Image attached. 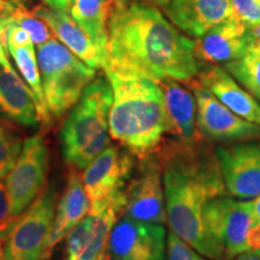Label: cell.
Segmentation results:
<instances>
[{
    "label": "cell",
    "mask_w": 260,
    "mask_h": 260,
    "mask_svg": "<svg viewBox=\"0 0 260 260\" xmlns=\"http://www.w3.org/2000/svg\"><path fill=\"white\" fill-rule=\"evenodd\" d=\"M90 210V203L83 188L82 177L73 168L68 177L67 188L59 198L56 209L53 225L48 237L47 255L50 258L53 248L59 243L68 233L82 220Z\"/></svg>",
    "instance_id": "cell-20"
},
{
    "label": "cell",
    "mask_w": 260,
    "mask_h": 260,
    "mask_svg": "<svg viewBox=\"0 0 260 260\" xmlns=\"http://www.w3.org/2000/svg\"><path fill=\"white\" fill-rule=\"evenodd\" d=\"M158 154L170 230L200 254L223 260V249L211 239L203 220L205 206L214 198L228 194L216 149L200 138L174 140Z\"/></svg>",
    "instance_id": "cell-2"
},
{
    "label": "cell",
    "mask_w": 260,
    "mask_h": 260,
    "mask_svg": "<svg viewBox=\"0 0 260 260\" xmlns=\"http://www.w3.org/2000/svg\"><path fill=\"white\" fill-rule=\"evenodd\" d=\"M253 253H254V254H256L258 256H260V248L255 249V251H253Z\"/></svg>",
    "instance_id": "cell-38"
},
{
    "label": "cell",
    "mask_w": 260,
    "mask_h": 260,
    "mask_svg": "<svg viewBox=\"0 0 260 260\" xmlns=\"http://www.w3.org/2000/svg\"><path fill=\"white\" fill-rule=\"evenodd\" d=\"M232 5L236 17L249 27H259L260 0H232Z\"/></svg>",
    "instance_id": "cell-28"
},
{
    "label": "cell",
    "mask_w": 260,
    "mask_h": 260,
    "mask_svg": "<svg viewBox=\"0 0 260 260\" xmlns=\"http://www.w3.org/2000/svg\"><path fill=\"white\" fill-rule=\"evenodd\" d=\"M164 94L168 117V134L181 141L199 139L197 129V100L195 95L181 82L168 79L159 82Z\"/></svg>",
    "instance_id": "cell-19"
},
{
    "label": "cell",
    "mask_w": 260,
    "mask_h": 260,
    "mask_svg": "<svg viewBox=\"0 0 260 260\" xmlns=\"http://www.w3.org/2000/svg\"><path fill=\"white\" fill-rule=\"evenodd\" d=\"M124 195V216L146 223H168L162 169L157 152L140 159Z\"/></svg>",
    "instance_id": "cell-10"
},
{
    "label": "cell",
    "mask_w": 260,
    "mask_h": 260,
    "mask_svg": "<svg viewBox=\"0 0 260 260\" xmlns=\"http://www.w3.org/2000/svg\"><path fill=\"white\" fill-rule=\"evenodd\" d=\"M113 102L110 136L138 158L157 152L168 134V117L160 84L148 79H126L106 73Z\"/></svg>",
    "instance_id": "cell-3"
},
{
    "label": "cell",
    "mask_w": 260,
    "mask_h": 260,
    "mask_svg": "<svg viewBox=\"0 0 260 260\" xmlns=\"http://www.w3.org/2000/svg\"><path fill=\"white\" fill-rule=\"evenodd\" d=\"M34 14L46 23L61 44L93 69H104L107 57L98 48L68 11L39 6Z\"/></svg>",
    "instance_id": "cell-18"
},
{
    "label": "cell",
    "mask_w": 260,
    "mask_h": 260,
    "mask_svg": "<svg viewBox=\"0 0 260 260\" xmlns=\"http://www.w3.org/2000/svg\"><path fill=\"white\" fill-rule=\"evenodd\" d=\"M16 219L11 212V204H10V197L8 187L3 178H0V233L5 237L14 225Z\"/></svg>",
    "instance_id": "cell-29"
},
{
    "label": "cell",
    "mask_w": 260,
    "mask_h": 260,
    "mask_svg": "<svg viewBox=\"0 0 260 260\" xmlns=\"http://www.w3.org/2000/svg\"><path fill=\"white\" fill-rule=\"evenodd\" d=\"M22 145L18 133L0 119V178L8 176L14 168L21 153Z\"/></svg>",
    "instance_id": "cell-25"
},
{
    "label": "cell",
    "mask_w": 260,
    "mask_h": 260,
    "mask_svg": "<svg viewBox=\"0 0 260 260\" xmlns=\"http://www.w3.org/2000/svg\"><path fill=\"white\" fill-rule=\"evenodd\" d=\"M5 256V253H4V246H3V243H0V260H3V258Z\"/></svg>",
    "instance_id": "cell-36"
},
{
    "label": "cell",
    "mask_w": 260,
    "mask_h": 260,
    "mask_svg": "<svg viewBox=\"0 0 260 260\" xmlns=\"http://www.w3.org/2000/svg\"><path fill=\"white\" fill-rule=\"evenodd\" d=\"M124 147H106L83 169L82 183L90 203L89 212H99L117 205L122 212L125 203V188L134 174L135 160Z\"/></svg>",
    "instance_id": "cell-6"
},
{
    "label": "cell",
    "mask_w": 260,
    "mask_h": 260,
    "mask_svg": "<svg viewBox=\"0 0 260 260\" xmlns=\"http://www.w3.org/2000/svg\"><path fill=\"white\" fill-rule=\"evenodd\" d=\"M197 77L198 83L210 90L230 111L260 126V103L223 67L203 68Z\"/></svg>",
    "instance_id": "cell-17"
},
{
    "label": "cell",
    "mask_w": 260,
    "mask_h": 260,
    "mask_svg": "<svg viewBox=\"0 0 260 260\" xmlns=\"http://www.w3.org/2000/svg\"><path fill=\"white\" fill-rule=\"evenodd\" d=\"M254 40V27L247 25L233 14L197 39L195 56L203 63L225 64L245 56Z\"/></svg>",
    "instance_id": "cell-14"
},
{
    "label": "cell",
    "mask_w": 260,
    "mask_h": 260,
    "mask_svg": "<svg viewBox=\"0 0 260 260\" xmlns=\"http://www.w3.org/2000/svg\"><path fill=\"white\" fill-rule=\"evenodd\" d=\"M8 51L11 54L12 59L15 60L16 65H17L19 73L23 76L24 81L29 84L30 90L34 94L39 119H40V122L47 124L48 121H50V112H48L44 88H42L41 75L40 70H39L34 44H30L24 47H8Z\"/></svg>",
    "instance_id": "cell-23"
},
{
    "label": "cell",
    "mask_w": 260,
    "mask_h": 260,
    "mask_svg": "<svg viewBox=\"0 0 260 260\" xmlns=\"http://www.w3.org/2000/svg\"><path fill=\"white\" fill-rule=\"evenodd\" d=\"M50 8L63 10V11H70L73 8L74 0H44Z\"/></svg>",
    "instance_id": "cell-32"
},
{
    "label": "cell",
    "mask_w": 260,
    "mask_h": 260,
    "mask_svg": "<svg viewBox=\"0 0 260 260\" xmlns=\"http://www.w3.org/2000/svg\"><path fill=\"white\" fill-rule=\"evenodd\" d=\"M248 201L249 210H251L252 213V219H253V225L260 223V195L256 198H253V199L247 200Z\"/></svg>",
    "instance_id": "cell-31"
},
{
    "label": "cell",
    "mask_w": 260,
    "mask_h": 260,
    "mask_svg": "<svg viewBox=\"0 0 260 260\" xmlns=\"http://www.w3.org/2000/svg\"><path fill=\"white\" fill-rule=\"evenodd\" d=\"M100 260H111V256H110V251H109V249H106V252L104 253L102 258H100Z\"/></svg>",
    "instance_id": "cell-35"
},
{
    "label": "cell",
    "mask_w": 260,
    "mask_h": 260,
    "mask_svg": "<svg viewBox=\"0 0 260 260\" xmlns=\"http://www.w3.org/2000/svg\"><path fill=\"white\" fill-rule=\"evenodd\" d=\"M197 100V129L200 138L209 142L235 144L260 139V126L246 121L199 83L193 84Z\"/></svg>",
    "instance_id": "cell-11"
},
{
    "label": "cell",
    "mask_w": 260,
    "mask_h": 260,
    "mask_svg": "<svg viewBox=\"0 0 260 260\" xmlns=\"http://www.w3.org/2000/svg\"><path fill=\"white\" fill-rule=\"evenodd\" d=\"M0 113L24 126L40 122L34 94L15 70L4 68H0Z\"/></svg>",
    "instance_id": "cell-21"
},
{
    "label": "cell",
    "mask_w": 260,
    "mask_h": 260,
    "mask_svg": "<svg viewBox=\"0 0 260 260\" xmlns=\"http://www.w3.org/2000/svg\"><path fill=\"white\" fill-rule=\"evenodd\" d=\"M58 204L54 186L45 188L40 197L18 217L6 236L5 256L15 260H48L47 242Z\"/></svg>",
    "instance_id": "cell-7"
},
{
    "label": "cell",
    "mask_w": 260,
    "mask_h": 260,
    "mask_svg": "<svg viewBox=\"0 0 260 260\" xmlns=\"http://www.w3.org/2000/svg\"><path fill=\"white\" fill-rule=\"evenodd\" d=\"M121 207L110 205L99 212H88L67 235V260H100L109 248L110 234Z\"/></svg>",
    "instance_id": "cell-15"
},
{
    "label": "cell",
    "mask_w": 260,
    "mask_h": 260,
    "mask_svg": "<svg viewBox=\"0 0 260 260\" xmlns=\"http://www.w3.org/2000/svg\"><path fill=\"white\" fill-rule=\"evenodd\" d=\"M112 0H74L71 17L107 57L109 19Z\"/></svg>",
    "instance_id": "cell-22"
},
{
    "label": "cell",
    "mask_w": 260,
    "mask_h": 260,
    "mask_svg": "<svg viewBox=\"0 0 260 260\" xmlns=\"http://www.w3.org/2000/svg\"><path fill=\"white\" fill-rule=\"evenodd\" d=\"M147 2L152 3V4L159 5V6H165L169 2H170V0H147Z\"/></svg>",
    "instance_id": "cell-34"
},
{
    "label": "cell",
    "mask_w": 260,
    "mask_h": 260,
    "mask_svg": "<svg viewBox=\"0 0 260 260\" xmlns=\"http://www.w3.org/2000/svg\"><path fill=\"white\" fill-rule=\"evenodd\" d=\"M3 260H15V259H11V258H8V256H4V258H3Z\"/></svg>",
    "instance_id": "cell-39"
},
{
    "label": "cell",
    "mask_w": 260,
    "mask_h": 260,
    "mask_svg": "<svg viewBox=\"0 0 260 260\" xmlns=\"http://www.w3.org/2000/svg\"><path fill=\"white\" fill-rule=\"evenodd\" d=\"M255 40L240 59L224 64V69L260 103V25L254 27Z\"/></svg>",
    "instance_id": "cell-24"
},
{
    "label": "cell",
    "mask_w": 260,
    "mask_h": 260,
    "mask_svg": "<svg viewBox=\"0 0 260 260\" xmlns=\"http://www.w3.org/2000/svg\"><path fill=\"white\" fill-rule=\"evenodd\" d=\"M168 260H212L200 254L176 234H168Z\"/></svg>",
    "instance_id": "cell-27"
},
{
    "label": "cell",
    "mask_w": 260,
    "mask_h": 260,
    "mask_svg": "<svg viewBox=\"0 0 260 260\" xmlns=\"http://www.w3.org/2000/svg\"><path fill=\"white\" fill-rule=\"evenodd\" d=\"M204 225L211 239L224 252V258L249 252L248 235L253 226L248 201L230 197L214 198L205 206Z\"/></svg>",
    "instance_id": "cell-8"
},
{
    "label": "cell",
    "mask_w": 260,
    "mask_h": 260,
    "mask_svg": "<svg viewBox=\"0 0 260 260\" xmlns=\"http://www.w3.org/2000/svg\"><path fill=\"white\" fill-rule=\"evenodd\" d=\"M6 51H8V47H6L5 42L4 28H3V24L0 23V67L4 68L6 70H15L14 68H12L11 63H10Z\"/></svg>",
    "instance_id": "cell-30"
},
{
    "label": "cell",
    "mask_w": 260,
    "mask_h": 260,
    "mask_svg": "<svg viewBox=\"0 0 260 260\" xmlns=\"http://www.w3.org/2000/svg\"><path fill=\"white\" fill-rule=\"evenodd\" d=\"M38 64L48 112L54 117L73 109L95 79V69L53 39L38 46Z\"/></svg>",
    "instance_id": "cell-5"
},
{
    "label": "cell",
    "mask_w": 260,
    "mask_h": 260,
    "mask_svg": "<svg viewBox=\"0 0 260 260\" xmlns=\"http://www.w3.org/2000/svg\"><path fill=\"white\" fill-rule=\"evenodd\" d=\"M162 8L175 27L194 39L234 14L232 0H170Z\"/></svg>",
    "instance_id": "cell-16"
},
{
    "label": "cell",
    "mask_w": 260,
    "mask_h": 260,
    "mask_svg": "<svg viewBox=\"0 0 260 260\" xmlns=\"http://www.w3.org/2000/svg\"><path fill=\"white\" fill-rule=\"evenodd\" d=\"M15 21L30 35L34 45H42L51 39H53L51 29L48 25L39 18L35 14H30L21 4H17L16 9L11 12Z\"/></svg>",
    "instance_id": "cell-26"
},
{
    "label": "cell",
    "mask_w": 260,
    "mask_h": 260,
    "mask_svg": "<svg viewBox=\"0 0 260 260\" xmlns=\"http://www.w3.org/2000/svg\"><path fill=\"white\" fill-rule=\"evenodd\" d=\"M5 240H6V237H5L4 235H3L2 233H0V243H4Z\"/></svg>",
    "instance_id": "cell-37"
},
{
    "label": "cell",
    "mask_w": 260,
    "mask_h": 260,
    "mask_svg": "<svg viewBox=\"0 0 260 260\" xmlns=\"http://www.w3.org/2000/svg\"><path fill=\"white\" fill-rule=\"evenodd\" d=\"M216 149L226 193L249 200L260 195V141L220 145Z\"/></svg>",
    "instance_id": "cell-13"
},
{
    "label": "cell",
    "mask_w": 260,
    "mask_h": 260,
    "mask_svg": "<svg viewBox=\"0 0 260 260\" xmlns=\"http://www.w3.org/2000/svg\"><path fill=\"white\" fill-rule=\"evenodd\" d=\"M112 102V87L107 77H95L83 90L60 132L61 151L71 168L83 170L109 147Z\"/></svg>",
    "instance_id": "cell-4"
},
{
    "label": "cell",
    "mask_w": 260,
    "mask_h": 260,
    "mask_svg": "<svg viewBox=\"0 0 260 260\" xmlns=\"http://www.w3.org/2000/svg\"><path fill=\"white\" fill-rule=\"evenodd\" d=\"M230 260H260V256L254 254L253 252H246V253H242V254L234 256V258H232Z\"/></svg>",
    "instance_id": "cell-33"
},
{
    "label": "cell",
    "mask_w": 260,
    "mask_h": 260,
    "mask_svg": "<svg viewBox=\"0 0 260 260\" xmlns=\"http://www.w3.org/2000/svg\"><path fill=\"white\" fill-rule=\"evenodd\" d=\"M48 148L41 135L24 140L17 161L6 176L11 212L17 218L46 188Z\"/></svg>",
    "instance_id": "cell-9"
},
{
    "label": "cell",
    "mask_w": 260,
    "mask_h": 260,
    "mask_svg": "<svg viewBox=\"0 0 260 260\" xmlns=\"http://www.w3.org/2000/svg\"><path fill=\"white\" fill-rule=\"evenodd\" d=\"M204 63L195 41L175 27L154 6L117 0L109 19L105 73L155 82H189Z\"/></svg>",
    "instance_id": "cell-1"
},
{
    "label": "cell",
    "mask_w": 260,
    "mask_h": 260,
    "mask_svg": "<svg viewBox=\"0 0 260 260\" xmlns=\"http://www.w3.org/2000/svg\"><path fill=\"white\" fill-rule=\"evenodd\" d=\"M109 251L115 260H168L167 229L123 214L110 234Z\"/></svg>",
    "instance_id": "cell-12"
}]
</instances>
